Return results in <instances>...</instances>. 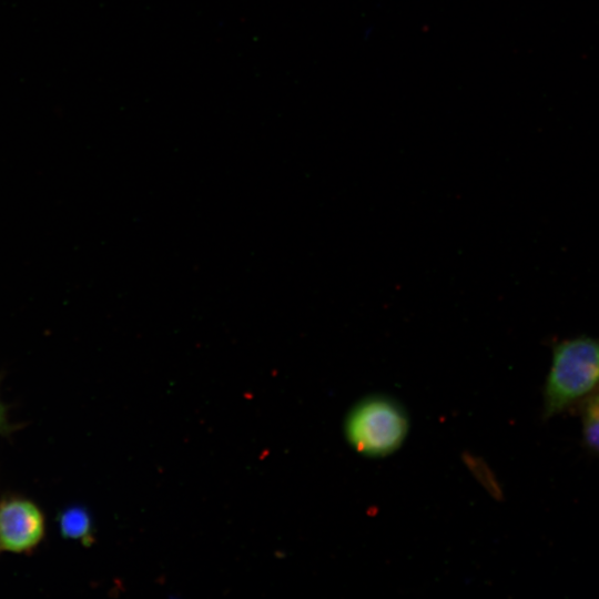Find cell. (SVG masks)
I'll return each mask as SVG.
<instances>
[{"mask_svg": "<svg viewBox=\"0 0 599 599\" xmlns=\"http://www.w3.org/2000/svg\"><path fill=\"white\" fill-rule=\"evenodd\" d=\"M598 388L599 338L581 335L555 343L542 388V418L561 414Z\"/></svg>", "mask_w": 599, "mask_h": 599, "instance_id": "obj_1", "label": "cell"}, {"mask_svg": "<svg viewBox=\"0 0 599 599\" xmlns=\"http://www.w3.org/2000/svg\"><path fill=\"white\" fill-rule=\"evenodd\" d=\"M59 530L62 537L90 544L92 539V518L90 512L81 506H71L63 509L58 517Z\"/></svg>", "mask_w": 599, "mask_h": 599, "instance_id": "obj_4", "label": "cell"}, {"mask_svg": "<svg viewBox=\"0 0 599 599\" xmlns=\"http://www.w3.org/2000/svg\"><path fill=\"white\" fill-rule=\"evenodd\" d=\"M0 549H2V548H1V544H0Z\"/></svg>", "mask_w": 599, "mask_h": 599, "instance_id": "obj_7", "label": "cell"}, {"mask_svg": "<svg viewBox=\"0 0 599 599\" xmlns=\"http://www.w3.org/2000/svg\"><path fill=\"white\" fill-rule=\"evenodd\" d=\"M578 405L583 445L589 453L599 457V388Z\"/></svg>", "mask_w": 599, "mask_h": 599, "instance_id": "obj_5", "label": "cell"}, {"mask_svg": "<svg viewBox=\"0 0 599 599\" xmlns=\"http://www.w3.org/2000/svg\"><path fill=\"white\" fill-rule=\"evenodd\" d=\"M10 430L9 420L4 405L0 402V434L8 433Z\"/></svg>", "mask_w": 599, "mask_h": 599, "instance_id": "obj_6", "label": "cell"}, {"mask_svg": "<svg viewBox=\"0 0 599 599\" xmlns=\"http://www.w3.org/2000/svg\"><path fill=\"white\" fill-rule=\"evenodd\" d=\"M409 418L405 408L386 395H369L347 412L344 434L358 454L379 458L395 453L405 441Z\"/></svg>", "mask_w": 599, "mask_h": 599, "instance_id": "obj_2", "label": "cell"}, {"mask_svg": "<svg viewBox=\"0 0 599 599\" xmlns=\"http://www.w3.org/2000/svg\"><path fill=\"white\" fill-rule=\"evenodd\" d=\"M45 535V518L32 500L8 497L0 501L1 548L13 554L33 551Z\"/></svg>", "mask_w": 599, "mask_h": 599, "instance_id": "obj_3", "label": "cell"}]
</instances>
